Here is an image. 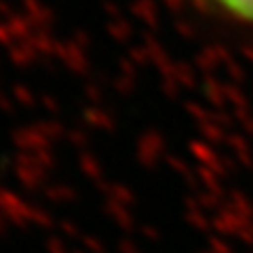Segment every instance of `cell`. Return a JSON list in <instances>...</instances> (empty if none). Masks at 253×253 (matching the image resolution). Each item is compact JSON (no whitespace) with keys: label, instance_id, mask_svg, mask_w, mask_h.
I'll use <instances>...</instances> for the list:
<instances>
[{"label":"cell","instance_id":"6da1fadb","mask_svg":"<svg viewBox=\"0 0 253 253\" xmlns=\"http://www.w3.org/2000/svg\"><path fill=\"white\" fill-rule=\"evenodd\" d=\"M221 11L253 26V0H213Z\"/></svg>","mask_w":253,"mask_h":253}]
</instances>
